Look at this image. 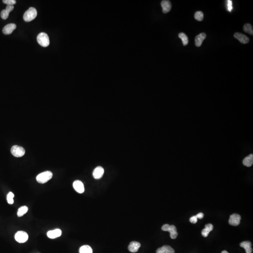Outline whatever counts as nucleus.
Listing matches in <instances>:
<instances>
[{"label": "nucleus", "mask_w": 253, "mask_h": 253, "mask_svg": "<svg viewBox=\"0 0 253 253\" xmlns=\"http://www.w3.org/2000/svg\"><path fill=\"white\" fill-rule=\"evenodd\" d=\"M3 3L7 5H12V6H13L17 3L15 0H3Z\"/></svg>", "instance_id": "nucleus-27"}, {"label": "nucleus", "mask_w": 253, "mask_h": 253, "mask_svg": "<svg viewBox=\"0 0 253 253\" xmlns=\"http://www.w3.org/2000/svg\"><path fill=\"white\" fill-rule=\"evenodd\" d=\"M93 249L88 245L83 246L80 248V253H93Z\"/></svg>", "instance_id": "nucleus-20"}, {"label": "nucleus", "mask_w": 253, "mask_h": 253, "mask_svg": "<svg viewBox=\"0 0 253 253\" xmlns=\"http://www.w3.org/2000/svg\"><path fill=\"white\" fill-rule=\"evenodd\" d=\"M62 232L59 229L52 230L48 232L47 236L50 239H54L60 237L62 235Z\"/></svg>", "instance_id": "nucleus-10"}, {"label": "nucleus", "mask_w": 253, "mask_h": 253, "mask_svg": "<svg viewBox=\"0 0 253 253\" xmlns=\"http://www.w3.org/2000/svg\"><path fill=\"white\" fill-rule=\"evenodd\" d=\"M234 37L235 39L238 40L242 44H247V43H248L249 42V38L248 37L245 35H244L243 34H241V33L236 32L234 34Z\"/></svg>", "instance_id": "nucleus-8"}, {"label": "nucleus", "mask_w": 253, "mask_h": 253, "mask_svg": "<svg viewBox=\"0 0 253 253\" xmlns=\"http://www.w3.org/2000/svg\"><path fill=\"white\" fill-rule=\"evenodd\" d=\"M179 37L183 41V45L186 46L189 43V39L188 36H187L183 32H181L179 34Z\"/></svg>", "instance_id": "nucleus-22"}, {"label": "nucleus", "mask_w": 253, "mask_h": 253, "mask_svg": "<svg viewBox=\"0 0 253 253\" xmlns=\"http://www.w3.org/2000/svg\"><path fill=\"white\" fill-rule=\"evenodd\" d=\"M28 208L26 206H23L21 207L20 208H19L18 211H17V216L19 217H22L28 211Z\"/></svg>", "instance_id": "nucleus-23"}, {"label": "nucleus", "mask_w": 253, "mask_h": 253, "mask_svg": "<svg viewBox=\"0 0 253 253\" xmlns=\"http://www.w3.org/2000/svg\"><path fill=\"white\" fill-rule=\"evenodd\" d=\"M206 37V34L205 33H201L195 38V44L197 47H200L202 45L203 42Z\"/></svg>", "instance_id": "nucleus-16"}, {"label": "nucleus", "mask_w": 253, "mask_h": 253, "mask_svg": "<svg viewBox=\"0 0 253 253\" xmlns=\"http://www.w3.org/2000/svg\"><path fill=\"white\" fill-rule=\"evenodd\" d=\"M243 31L250 35H253V27L249 23H246L243 26Z\"/></svg>", "instance_id": "nucleus-21"}, {"label": "nucleus", "mask_w": 253, "mask_h": 253, "mask_svg": "<svg viewBox=\"0 0 253 253\" xmlns=\"http://www.w3.org/2000/svg\"><path fill=\"white\" fill-rule=\"evenodd\" d=\"M161 5L162 6V11L164 13H167L171 10L172 8V4L171 1L167 0L163 1L161 3Z\"/></svg>", "instance_id": "nucleus-12"}, {"label": "nucleus", "mask_w": 253, "mask_h": 253, "mask_svg": "<svg viewBox=\"0 0 253 253\" xmlns=\"http://www.w3.org/2000/svg\"><path fill=\"white\" fill-rule=\"evenodd\" d=\"M28 238V234L23 231L17 232L15 236V240L20 243H25L27 242Z\"/></svg>", "instance_id": "nucleus-6"}, {"label": "nucleus", "mask_w": 253, "mask_h": 253, "mask_svg": "<svg viewBox=\"0 0 253 253\" xmlns=\"http://www.w3.org/2000/svg\"><path fill=\"white\" fill-rule=\"evenodd\" d=\"M241 219V217L238 214H234L230 217L229 220V223L233 226H237L240 225Z\"/></svg>", "instance_id": "nucleus-7"}, {"label": "nucleus", "mask_w": 253, "mask_h": 253, "mask_svg": "<svg viewBox=\"0 0 253 253\" xmlns=\"http://www.w3.org/2000/svg\"><path fill=\"white\" fill-rule=\"evenodd\" d=\"M104 173V170L101 166L96 167L93 172V176L96 179H99L102 177Z\"/></svg>", "instance_id": "nucleus-13"}, {"label": "nucleus", "mask_w": 253, "mask_h": 253, "mask_svg": "<svg viewBox=\"0 0 253 253\" xmlns=\"http://www.w3.org/2000/svg\"><path fill=\"white\" fill-rule=\"evenodd\" d=\"M162 230L164 231L169 232L171 239H176L177 237L178 233L177 232V229L174 225H170L168 224H165L162 226Z\"/></svg>", "instance_id": "nucleus-4"}, {"label": "nucleus", "mask_w": 253, "mask_h": 253, "mask_svg": "<svg viewBox=\"0 0 253 253\" xmlns=\"http://www.w3.org/2000/svg\"><path fill=\"white\" fill-rule=\"evenodd\" d=\"M53 177V174L50 171H46L39 174L37 177L36 180L38 183L41 184H44L47 183L48 181L52 179Z\"/></svg>", "instance_id": "nucleus-1"}, {"label": "nucleus", "mask_w": 253, "mask_h": 253, "mask_svg": "<svg viewBox=\"0 0 253 253\" xmlns=\"http://www.w3.org/2000/svg\"><path fill=\"white\" fill-rule=\"evenodd\" d=\"M9 13L6 10V9H3L2 10L1 13V17L3 19H6L8 18L9 15Z\"/></svg>", "instance_id": "nucleus-26"}, {"label": "nucleus", "mask_w": 253, "mask_h": 253, "mask_svg": "<svg viewBox=\"0 0 253 253\" xmlns=\"http://www.w3.org/2000/svg\"><path fill=\"white\" fill-rule=\"evenodd\" d=\"M73 186L74 190L80 194L84 193L85 191V187L82 181H80L79 180L76 181L74 182Z\"/></svg>", "instance_id": "nucleus-9"}, {"label": "nucleus", "mask_w": 253, "mask_h": 253, "mask_svg": "<svg viewBox=\"0 0 253 253\" xmlns=\"http://www.w3.org/2000/svg\"><path fill=\"white\" fill-rule=\"evenodd\" d=\"M243 164L244 166L250 167L253 164V155L252 154L249 155L248 156L246 157L243 159Z\"/></svg>", "instance_id": "nucleus-19"}, {"label": "nucleus", "mask_w": 253, "mask_h": 253, "mask_svg": "<svg viewBox=\"0 0 253 253\" xmlns=\"http://www.w3.org/2000/svg\"><path fill=\"white\" fill-rule=\"evenodd\" d=\"M213 229V226L211 223H208L205 225V228L202 230V234L204 237H207L208 236L210 232Z\"/></svg>", "instance_id": "nucleus-18"}, {"label": "nucleus", "mask_w": 253, "mask_h": 253, "mask_svg": "<svg viewBox=\"0 0 253 253\" xmlns=\"http://www.w3.org/2000/svg\"><path fill=\"white\" fill-rule=\"evenodd\" d=\"M17 28V26L14 23H9L4 26L3 28V32L6 35H9L12 34L14 30Z\"/></svg>", "instance_id": "nucleus-11"}, {"label": "nucleus", "mask_w": 253, "mask_h": 253, "mask_svg": "<svg viewBox=\"0 0 253 253\" xmlns=\"http://www.w3.org/2000/svg\"><path fill=\"white\" fill-rule=\"evenodd\" d=\"M156 253H175V251L170 246L164 245L157 249Z\"/></svg>", "instance_id": "nucleus-14"}, {"label": "nucleus", "mask_w": 253, "mask_h": 253, "mask_svg": "<svg viewBox=\"0 0 253 253\" xmlns=\"http://www.w3.org/2000/svg\"><path fill=\"white\" fill-rule=\"evenodd\" d=\"M141 247V244L138 242H132L130 243L128 247V249L130 252L132 253H136L138 252V249Z\"/></svg>", "instance_id": "nucleus-15"}, {"label": "nucleus", "mask_w": 253, "mask_h": 253, "mask_svg": "<svg viewBox=\"0 0 253 253\" xmlns=\"http://www.w3.org/2000/svg\"><path fill=\"white\" fill-rule=\"evenodd\" d=\"M37 15V11L36 9L33 7L29 8L23 15V19L26 22H30L36 18Z\"/></svg>", "instance_id": "nucleus-2"}, {"label": "nucleus", "mask_w": 253, "mask_h": 253, "mask_svg": "<svg viewBox=\"0 0 253 253\" xmlns=\"http://www.w3.org/2000/svg\"><path fill=\"white\" fill-rule=\"evenodd\" d=\"M38 43L43 47H47L50 44L49 37L45 32H41L37 36Z\"/></svg>", "instance_id": "nucleus-3"}, {"label": "nucleus", "mask_w": 253, "mask_h": 253, "mask_svg": "<svg viewBox=\"0 0 253 253\" xmlns=\"http://www.w3.org/2000/svg\"><path fill=\"white\" fill-rule=\"evenodd\" d=\"M222 253H229L227 251H226L225 250L223 251L222 252Z\"/></svg>", "instance_id": "nucleus-32"}, {"label": "nucleus", "mask_w": 253, "mask_h": 253, "mask_svg": "<svg viewBox=\"0 0 253 253\" xmlns=\"http://www.w3.org/2000/svg\"><path fill=\"white\" fill-rule=\"evenodd\" d=\"M11 153L14 157L20 158L25 155L26 151L23 147L18 145H14L11 149Z\"/></svg>", "instance_id": "nucleus-5"}, {"label": "nucleus", "mask_w": 253, "mask_h": 253, "mask_svg": "<svg viewBox=\"0 0 253 253\" xmlns=\"http://www.w3.org/2000/svg\"><path fill=\"white\" fill-rule=\"evenodd\" d=\"M14 197V194H13L11 192H10L7 195V200L8 203L9 204H12L14 203V199L13 198Z\"/></svg>", "instance_id": "nucleus-25"}, {"label": "nucleus", "mask_w": 253, "mask_h": 253, "mask_svg": "<svg viewBox=\"0 0 253 253\" xmlns=\"http://www.w3.org/2000/svg\"><path fill=\"white\" fill-rule=\"evenodd\" d=\"M240 246L245 249L246 253H251L253 251L252 248V244L248 241L243 242L240 244Z\"/></svg>", "instance_id": "nucleus-17"}, {"label": "nucleus", "mask_w": 253, "mask_h": 253, "mask_svg": "<svg viewBox=\"0 0 253 253\" xmlns=\"http://www.w3.org/2000/svg\"><path fill=\"white\" fill-rule=\"evenodd\" d=\"M194 17H195V18L198 21H202L203 20L204 15H203V13L202 11H198L195 12Z\"/></svg>", "instance_id": "nucleus-24"}, {"label": "nucleus", "mask_w": 253, "mask_h": 253, "mask_svg": "<svg viewBox=\"0 0 253 253\" xmlns=\"http://www.w3.org/2000/svg\"><path fill=\"white\" fill-rule=\"evenodd\" d=\"M197 216H193V217H192L191 218H190V222L191 223H197Z\"/></svg>", "instance_id": "nucleus-29"}, {"label": "nucleus", "mask_w": 253, "mask_h": 253, "mask_svg": "<svg viewBox=\"0 0 253 253\" xmlns=\"http://www.w3.org/2000/svg\"><path fill=\"white\" fill-rule=\"evenodd\" d=\"M227 10L229 12H231L232 10L233 9V2L231 0H228L227 1Z\"/></svg>", "instance_id": "nucleus-28"}, {"label": "nucleus", "mask_w": 253, "mask_h": 253, "mask_svg": "<svg viewBox=\"0 0 253 253\" xmlns=\"http://www.w3.org/2000/svg\"><path fill=\"white\" fill-rule=\"evenodd\" d=\"M14 6H12V5H7L6 7V9H6L9 13H10V12H11L14 9Z\"/></svg>", "instance_id": "nucleus-30"}, {"label": "nucleus", "mask_w": 253, "mask_h": 253, "mask_svg": "<svg viewBox=\"0 0 253 253\" xmlns=\"http://www.w3.org/2000/svg\"><path fill=\"white\" fill-rule=\"evenodd\" d=\"M197 216V218H199V219H202V218H203V216H204V215L203 213H199L198 214H197L196 215Z\"/></svg>", "instance_id": "nucleus-31"}]
</instances>
